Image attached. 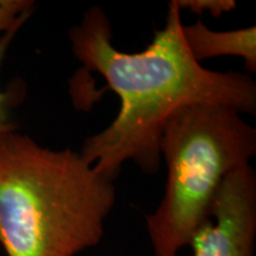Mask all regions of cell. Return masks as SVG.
I'll return each mask as SVG.
<instances>
[{
	"instance_id": "1",
	"label": "cell",
	"mask_w": 256,
	"mask_h": 256,
	"mask_svg": "<svg viewBox=\"0 0 256 256\" xmlns=\"http://www.w3.org/2000/svg\"><path fill=\"white\" fill-rule=\"evenodd\" d=\"M180 10L171 2L164 28L142 52L115 49L110 19L98 6L89 8L69 31L74 55L104 76L120 98L110 126L87 138L81 156L98 174L113 179L132 160L146 174L160 166V138L166 122L185 106L212 104L240 113L256 112V83L238 72H214L191 56L182 34Z\"/></svg>"
},
{
	"instance_id": "2",
	"label": "cell",
	"mask_w": 256,
	"mask_h": 256,
	"mask_svg": "<svg viewBox=\"0 0 256 256\" xmlns=\"http://www.w3.org/2000/svg\"><path fill=\"white\" fill-rule=\"evenodd\" d=\"M116 191L81 153L0 134V246L6 256H78L98 246Z\"/></svg>"
},
{
	"instance_id": "3",
	"label": "cell",
	"mask_w": 256,
	"mask_h": 256,
	"mask_svg": "<svg viewBox=\"0 0 256 256\" xmlns=\"http://www.w3.org/2000/svg\"><path fill=\"white\" fill-rule=\"evenodd\" d=\"M226 106H185L170 118L160 138L168 165L164 197L146 216L154 256H177L210 220L224 179L249 165L256 130Z\"/></svg>"
},
{
	"instance_id": "4",
	"label": "cell",
	"mask_w": 256,
	"mask_h": 256,
	"mask_svg": "<svg viewBox=\"0 0 256 256\" xmlns=\"http://www.w3.org/2000/svg\"><path fill=\"white\" fill-rule=\"evenodd\" d=\"M256 174L250 165L224 179L210 220L191 240L194 256H254Z\"/></svg>"
},
{
	"instance_id": "5",
	"label": "cell",
	"mask_w": 256,
	"mask_h": 256,
	"mask_svg": "<svg viewBox=\"0 0 256 256\" xmlns=\"http://www.w3.org/2000/svg\"><path fill=\"white\" fill-rule=\"evenodd\" d=\"M182 34L191 56L197 62L220 56L244 60L248 72H256V28L232 31H212L200 20L182 26Z\"/></svg>"
},
{
	"instance_id": "6",
	"label": "cell",
	"mask_w": 256,
	"mask_h": 256,
	"mask_svg": "<svg viewBox=\"0 0 256 256\" xmlns=\"http://www.w3.org/2000/svg\"><path fill=\"white\" fill-rule=\"evenodd\" d=\"M26 23V20H22L19 23L11 28V30L5 32L4 34L0 36V68H2V62H4L6 54L11 43L14 42L16 34H18V31L20 30L22 26ZM20 89L18 88H12L8 89L6 92H2L0 89V134L8 133V132H14L17 130L16 128L14 122H12L10 119V110H11L12 106L14 104V102L18 100L17 94Z\"/></svg>"
},
{
	"instance_id": "7",
	"label": "cell",
	"mask_w": 256,
	"mask_h": 256,
	"mask_svg": "<svg viewBox=\"0 0 256 256\" xmlns=\"http://www.w3.org/2000/svg\"><path fill=\"white\" fill-rule=\"evenodd\" d=\"M34 11L30 0H0V34L11 30L19 22L28 20Z\"/></svg>"
},
{
	"instance_id": "8",
	"label": "cell",
	"mask_w": 256,
	"mask_h": 256,
	"mask_svg": "<svg viewBox=\"0 0 256 256\" xmlns=\"http://www.w3.org/2000/svg\"><path fill=\"white\" fill-rule=\"evenodd\" d=\"M174 2L180 11L182 8H188L198 14L208 11L214 17H220V14L230 12L236 8V2L234 0H174Z\"/></svg>"
}]
</instances>
